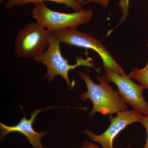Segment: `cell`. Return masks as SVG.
Returning a JSON list of instances; mask_svg holds the SVG:
<instances>
[{
	"instance_id": "10",
	"label": "cell",
	"mask_w": 148,
	"mask_h": 148,
	"mask_svg": "<svg viewBox=\"0 0 148 148\" xmlns=\"http://www.w3.org/2000/svg\"><path fill=\"white\" fill-rule=\"evenodd\" d=\"M148 49V43L147 44ZM127 77L133 78L140 84L143 86L145 89L148 90V60L146 66L144 68L140 69L134 67Z\"/></svg>"
},
{
	"instance_id": "12",
	"label": "cell",
	"mask_w": 148,
	"mask_h": 148,
	"mask_svg": "<svg viewBox=\"0 0 148 148\" xmlns=\"http://www.w3.org/2000/svg\"><path fill=\"white\" fill-rule=\"evenodd\" d=\"M140 122L141 125L145 128L147 132V138L146 139V144L143 148H148V116H143L140 120Z\"/></svg>"
},
{
	"instance_id": "8",
	"label": "cell",
	"mask_w": 148,
	"mask_h": 148,
	"mask_svg": "<svg viewBox=\"0 0 148 148\" xmlns=\"http://www.w3.org/2000/svg\"><path fill=\"white\" fill-rule=\"evenodd\" d=\"M57 108L56 107H49L39 110H35L31 114L30 119H27L26 115L18 122V124L14 126H7L1 123V140H3L9 133L12 132H17L21 133L27 138L29 143L34 148H44L42 144L41 140L42 137L49 133L48 132H36L33 127V124L36 119L37 115L43 110L51 108Z\"/></svg>"
},
{
	"instance_id": "1",
	"label": "cell",
	"mask_w": 148,
	"mask_h": 148,
	"mask_svg": "<svg viewBox=\"0 0 148 148\" xmlns=\"http://www.w3.org/2000/svg\"><path fill=\"white\" fill-rule=\"evenodd\" d=\"M78 75L84 80L87 89L86 92L81 94V99L85 101L90 99L93 105L89 117L97 112L106 115L127 110L125 101L119 91L112 89L107 77H96L100 82V84H97L92 81L88 74L79 71Z\"/></svg>"
},
{
	"instance_id": "3",
	"label": "cell",
	"mask_w": 148,
	"mask_h": 148,
	"mask_svg": "<svg viewBox=\"0 0 148 148\" xmlns=\"http://www.w3.org/2000/svg\"><path fill=\"white\" fill-rule=\"evenodd\" d=\"M34 5L32 11V17L51 32L69 28H77L79 25L88 23L93 15V11L90 10L66 13L52 10L45 2Z\"/></svg>"
},
{
	"instance_id": "5",
	"label": "cell",
	"mask_w": 148,
	"mask_h": 148,
	"mask_svg": "<svg viewBox=\"0 0 148 148\" xmlns=\"http://www.w3.org/2000/svg\"><path fill=\"white\" fill-rule=\"evenodd\" d=\"M60 42L69 46H75L92 49L101 56L103 66L117 73L124 75V71L114 60L112 54L101 41L92 36L81 33L76 28H69L51 32Z\"/></svg>"
},
{
	"instance_id": "16",
	"label": "cell",
	"mask_w": 148,
	"mask_h": 148,
	"mask_svg": "<svg viewBox=\"0 0 148 148\" xmlns=\"http://www.w3.org/2000/svg\"><path fill=\"white\" fill-rule=\"evenodd\" d=\"M9 1V0H0V3L2 4L5 2H7L8 1Z\"/></svg>"
},
{
	"instance_id": "7",
	"label": "cell",
	"mask_w": 148,
	"mask_h": 148,
	"mask_svg": "<svg viewBox=\"0 0 148 148\" xmlns=\"http://www.w3.org/2000/svg\"><path fill=\"white\" fill-rule=\"evenodd\" d=\"M113 117L112 115L109 116L110 125L108 129L101 135H95L93 131L86 130L84 133L92 141L101 144L103 148H113L114 139L123 130L133 123L140 122L143 116V114L132 110H126L117 113Z\"/></svg>"
},
{
	"instance_id": "14",
	"label": "cell",
	"mask_w": 148,
	"mask_h": 148,
	"mask_svg": "<svg viewBox=\"0 0 148 148\" xmlns=\"http://www.w3.org/2000/svg\"><path fill=\"white\" fill-rule=\"evenodd\" d=\"M81 148H100L98 146L97 144L94 143H92L90 141H85L84 143H83L82 145ZM126 148H130V146H128Z\"/></svg>"
},
{
	"instance_id": "2",
	"label": "cell",
	"mask_w": 148,
	"mask_h": 148,
	"mask_svg": "<svg viewBox=\"0 0 148 148\" xmlns=\"http://www.w3.org/2000/svg\"><path fill=\"white\" fill-rule=\"evenodd\" d=\"M60 42L50 32L49 45L47 49L42 54L34 58V60L46 66L47 72L45 79L48 78V82L53 81L55 77L61 76L65 79L67 86L70 90L73 89L75 82L70 81L69 72L71 70H74L76 67L80 66L92 67L98 71V70L94 67L91 59H84L82 57H77V63L75 65L69 64V61L63 57L60 49Z\"/></svg>"
},
{
	"instance_id": "9",
	"label": "cell",
	"mask_w": 148,
	"mask_h": 148,
	"mask_svg": "<svg viewBox=\"0 0 148 148\" xmlns=\"http://www.w3.org/2000/svg\"><path fill=\"white\" fill-rule=\"evenodd\" d=\"M46 1L64 4L75 12L79 11L83 9L82 5L78 3L75 0H9L5 3V7L7 9L10 10L16 7L22 6L29 3L45 2Z\"/></svg>"
},
{
	"instance_id": "15",
	"label": "cell",
	"mask_w": 148,
	"mask_h": 148,
	"mask_svg": "<svg viewBox=\"0 0 148 148\" xmlns=\"http://www.w3.org/2000/svg\"><path fill=\"white\" fill-rule=\"evenodd\" d=\"M75 1L81 5H86V1H84V0H75Z\"/></svg>"
},
{
	"instance_id": "11",
	"label": "cell",
	"mask_w": 148,
	"mask_h": 148,
	"mask_svg": "<svg viewBox=\"0 0 148 148\" xmlns=\"http://www.w3.org/2000/svg\"><path fill=\"white\" fill-rule=\"evenodd\" d=\"M130 0H120L119 6L122 13V16L120 21L118 24L117 26L122 24L126 20L129 13Z\"/></svg>"
},
{
	"instance_id": "6",
	"label": "cell",
	"mask_w": 148,
	"mask_h": 148,
	"mask_svg": "<svg viewBox=\"0 0 148 148\" xmlns=\"http://www.w3.org/2000/svg\"><path fill=\"white\" fill-rule=\"evenodd\" d=\"M109 82L114 83L118 88L121 98L132 107L134 110L148 116V102L145 100L143 92L145 88L141 84H135L125 75H121L103 66Z\"/></svg>"
},
{
	"instance_id": "4",
	"label": "cell",
	"mask_w": 148,
	"mask_h": 148,
	"mask_svg": "<svg viewBox=\"0 0 148 148\" xmlns=\"http://www.w3.org/2000/svg\"><path fill=\"white\" fill-rule=\"evenodd\" d=\"M49 34L48 30L37 21L27 24L18 32L14 39L16 56L34 58L42 54L48 47Z\"/></svg>"
},
{
	"instance_id": "13",
	"label": "cell",
	"mask_w": 148,
	"mask_h": 148,
	"mask_svg": "<svg viewBox=\"0 0 148 148\" xmlns=\"http://www.w3.org/2000/svg\"><path fill=\"white\" fill-rule=\"evenodd\" d=\"M110 0H88L86 1V4L89 3H94L101 5L103 7L107 8L108 6Z\"/></svg>"
},
{
	"instance_id": "17",
	"label": "cell",
	"mask_w": 148,
	"mask_h": 148,
	"mask_svg": "<svg viewBox=\"0 0 148 148\" xmlns=\"http://www.w3.org/2000/svg\"><path fill=\"white\" fill-rule=\"evenodd\" d=\"M44 148H45V147Z\"/></svg>"
}]
</instances>
